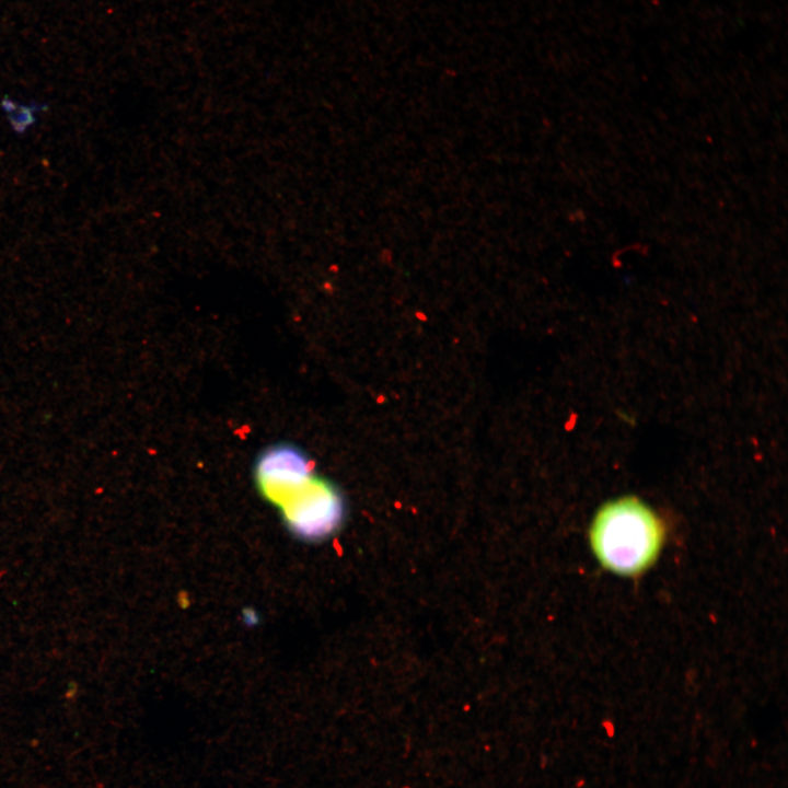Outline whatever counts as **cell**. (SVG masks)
<instances>
[{
  "instance_id": "6da1fadb",
  "label": "cell",
  "mask_w": 788,
  "mask_h": 788,
  "mask_svg": "<svg viewBox=\"0 0 788 788\" xmlns=\"http://www.w3.org/2000/svg\"><path fill=\"white\" fill-rule=\"evenodd\" d=\"M599 564L623 577H637L657 560L665 537L658 513L644 500L624 496L603 503L588 531Z\"/></svg>"
},
{
  "instance_id": "3957f363",
  "label": "cell",
  "mask_w": 788,
  "mask_h": 788,
  "mask_svg": "<svg viewBox=\"0 0 788 788\" xmlns=\"http://www.w3.org/2000/svg\"><path fill=\"white\" fill-rule=\"evenodd\" d=\"M3 108L11 128L18 134L25 132L36 121V106H20L8 102L3 104Z\"/></svg>"
},
{
  "instance_id": "7a4b0ae2",
  "label": "cell",
  "mask_w": 788,
  "mask_h": 788,
  "mask_svg": "<svg viewBox=\"0 0 788 788\" xmlns=\"http://www.w3.org/2000/svg\"><path fill=\"white\" fill-rule=\"evenodd\" d=\"M291 533L318 541L334 533L344 517L339 490L314 472L290 479L270 498Z\"/></svg>"
}]
</instances>
